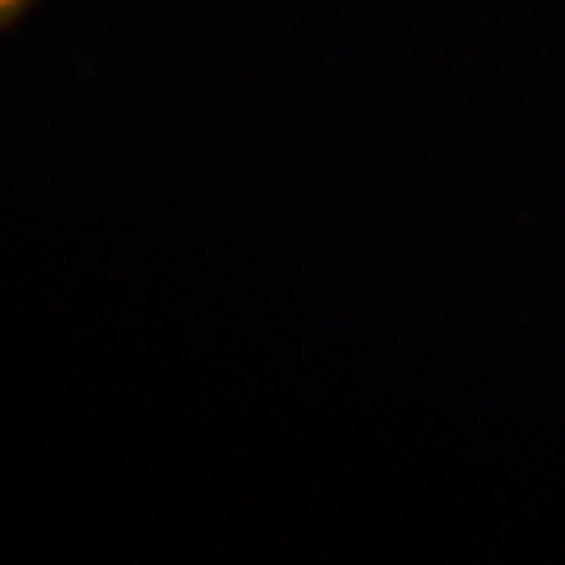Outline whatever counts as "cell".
Returning <instances> with one entry per match:
<instances>
[{"label":"cell","mask_w":565,"mask_h":565,"mask_svg":"<svg viewBox=\"0 0 565 565\" xmlns=\"http://www.w3.org/2000/svg\"><path fill=\"white\" fill-rule=\"evenodd\" d=\"M13 4H21V0H0V13H9Z\"/></svg>","instance_id":"1"}]
</instances>
